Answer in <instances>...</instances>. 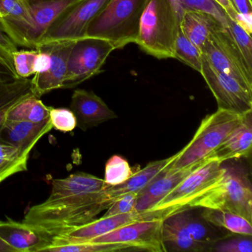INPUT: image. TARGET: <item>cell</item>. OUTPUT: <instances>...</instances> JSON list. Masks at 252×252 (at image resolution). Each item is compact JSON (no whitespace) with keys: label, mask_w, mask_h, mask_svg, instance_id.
<instances>
[{"label":"cell","mask_w":252,"mask_h":252,"mask_svg":"<svg viewBox=\"0 0 252 252\" xmlns=\"http://www.w3.org/2000/svg\"><path fill=\"white\" fill-rule=\"evenodd\" d=\"M173 58L182 62L199 73L201 70V51L185 36L180 26L174 46Z\"/></svg>","instance_id":"30"},{"label":"cell","mask_w":252,"mask_h":252,"mask_svg":"<svg viewBox=\"0 0 252 252\" xmlns=\"http://www.w3.org/2000/svg\"><path fill=\"white\" fill-rule=\"evenodd\" d=\"M205 159L180 169H168L154 182L138 193L134 211L143 212L150 210L186 177L202 164Z\"/></svg>","instance_id":"18"},{"label":"cell","mask_w":252,"mask_h":252,"mask_svg":"<svg viewBox=\"0 0 252 252\" xmlns=\"http://www.w3.org/2000/svg\"><path fill=\"white\" fill-rule=\"evenodd\" d=\"M70 109L76 117L78 127L83 131L118 117L99 96L85 90L73 92Z\"/></svg>","instance_id":"16"},{"label":"cell","mask_w":252,"mask_h":252,"mask_svg":"<svg viewBox=\"0 0 252 252\" xmlns=\"http://www.w3.org/2000/svg\"><path fill=\"white\" fill-rule=\"evenodd\" d=\"M239 17L252 18V0H229Z\"/></svg>","instance_id":"40"},{"label":"cell","mask_w":252,"mask_h":252,"mask_svg":"<svg viewBox=\"0 0 252 252\" xmlns=\"http://www.w3.org/2000/svg\"><path fill=\"white\" fill-rule=\"evenodd\" d=\"M53 236L25 222L0 220V238L17 252H41L52 244Z\"/></svg>","instance_id":"15"},{"label":"cell","mask_w":252,"mask_h":252,"mask_svg":"<svg viewBox=\"0 0 252 252\" xmlns=\"http://www.w3.org/2000/svg\"><path fill=\"white\" fill-rule=\"evenodd\" d=\"M252 236L243 235L226 241L217 242L212 248V251L218 252H252Z\"/></svg>","instance_id":"37"},{"label":"cell","mask_w":252,"mask_h":252,"mask_svg":"<svg viewBox=\"0 0 252 252\" xmlns=\"http://www.w3.org/2000/svg\"><path fill=\"white\" fill-rule=\"evenodd\" d=\"M201 217L210 225L225 228L234 234L252 236V222L237 214L218 209H206Z\"/></svg>","instance_id":"25"},{"label":"cell","mask_w":252,"mask_h":252,"mask_svg":"<svg viewBox=\"0 0 252 252\" xmlns=\"http://www.w3.org/2000/svg\"><path fill=\"white\" fill-rule=\"evenodd\" d=\"M108 1L81 0L53 23L36 42L35 48L54 42L78 40L86 37L90 25Z\"/></svg>","instance_id":"9"},{"label":"cell","mask_w":252,"mask_h":252,"mask_svg":"<svg viewBox=\"0 0 252 252\" xmlns=\"http://www.w3.org/2000/svg\"><path fill=\"white\" fill-rule=\"evenodd\" d=\"M163 220L136 221L85 243H125L140 252H166L162 240Z\"/></svg>","instance_id":"11"},{"label":"cell","mask_w":252,"mask_h":252,"mask_svg":"<svg viewBox=\"0 0 252 252\" xmlns=\"http://www.w3.org/2000/svg\"><path fill=\"white\" fill-rule=\"evenodd\" d=\"M200 74L218 103V109L245 114L252 110V91L237 80L213 68L202 56Z\"/></svg>","instance_id":"10"},{"label":"cell","mask_w":252,"mask_h":252,"mask_svg":"<svg viewBox=\"0 0 252 252\" xmlns=\"http://www.w3.org/2000/svg\"><path fill=\"white\" fill-rule=\"evenodd\" d=\"M170 1L172 2V5H173L174 8H175V11H176L177 14H178L180 23H181L183 14L186 11L185 7H184V3H183V1L182 0H170Z\"/></svg>","instance_id":"42"},{"label":"cell","mask_w":252,"mask_h":252,"mask_svg":"<svg viewBox=\"0 0 252 252\" xmlns=\"http://www.w3.org/2000/svg\"><path fill=\"white\" fill-rule=\"evenodd\" d=\"M138 193L129 192L121 196L107 208L103 217L113 216L133 212Z\"/></svg>","instance_id":"36"},{"label":"cell","mask_w":252,"mask_h":252,"mask_svg":"<svg viewBox=\"0 0 252 252\" xmlns=\"http://www.w3.org/2000/svg\"><path fill=\"white\" fill-rule=\"evenodd\" d=\"M0 73L18 76L14 70L12 57L1 46H0Z\"/></svg>","instance_id":"41"},{"label":"cell","mask_w":252,"mask_h":252,"mask_svg":"<svg viewBox=\"0 0 252 252\" xmlns=\"http://www.w3.org/2000/svg\"><path fill=\"white\" fill-rule=\"evenodd\" d=\"M50 121L53 128L61 132H72L77 126L76 117L70 108L51 107Z\"/></svg>","instance_id":"35"},{"label":"cell","mask_w":252,"mask_h":252,"mask_svg":"<svg viewBox=\"0 0 252 252\" xmlns=\"http://www.w3.org/2000/svg\"><path fill=\"white\" fill-rule=\"evenodd\" d=\"M200 51L213 68L231 76L252 91V67L246 63L225 26H215Z\"/></svg>","instance_id":"7"},{"label":"cell","mask_w":252,"mask_h":252,"mask_svg":"<svg viewBox=\"0 0 252 252\" xmlns=\"http://www.w3.org/2000/svg\"><path fill=\"white\" fill-rule=\"evenodd\" d=\"M76 42V40L63 41L35 48L46 50L51 54V65L45 73L35 74L32 78V93L34 96L40 98L54 90L63 89L69 56Z\"/></svg>","instance_id":"13"},{"label":"cell","mask_w":252,"mask_h":252,"mask_svg":"<svg viewBox=\"0 0 252 252\" xmlns=\"http://www.w3.org/2000/svg\"><path fill=\"white\" fill-rule=\"evenodd\" d=\"M179 155L180 151L167 158L150 162L144 169H135L132 177L123 184L116 186L107 184L106 192L109 198L113 202L126 193H139L163 175Z\"/></svg>","instance_id":"20"},{"label":"cell","mask_w":252,"mask_h":252,"mask_svg":"<svg viewBox=\"0 0 252 252\" xmlns=\"http://www.w3.org/2000/svg\"><path fill=\"white\" fill-rule=\"evenodd\" d=\"M0 20L17 46L34 49L36 26L29 0H0Z\"/></svg>","instance_id":"12"},{"label":"cell","mask_w":252,"mask_h":252,"mask_svg":"<svg viewBox=\"0 0 252 252\" xmlns=\"http://www.w3.org/2000/svg\"><path fill=\"white\" fill-rule=\"evenodd\" d=\"M162 240L166 252H202L212 251L207 245L194 241L175 214L165 218L162 225Z\"/></svg>","instance_id":"22"},{"label":"cell","mask_w":252,"mask_h":252,"mask_svg":"<svg viewBox=\"0 0 252 252\" xmlns=\"http://www.w3.org/2000/svg\"><path fill=\"white\" fill-rule=\"evenodd\" d=\"M252 147V110L245 115L242 122L233 129L223 142L206 156L223 163L230 159L247 158Z\"/></svg>","instance_id":"19"},{"label":"cell","mask_w":252,"mask_h":252,"mask_svg":"<svg viewBox=\"0 0 252 252\" xmlns=\"http://www.w3.org/2000/svg\"><path fill=\"white\" fill-rule=\"evenodd\" d=\"M175 214L188 232L189 235L194 241L207 245L212 249L214 245L220 240L221 237H218V234L211 229V227L208 225L209 222L204 219V221L199 219V218L193 215L188 209H183Z\"/></svg>","instance_id":"26"},{"label":"cell","mask_w":252,"mask_h":252,"mask_svg":"<svg viewBox=\"0 0 252 252\" xmlns=\"http://www.w3.org/2000/svg\"><path fill=\"white\" fill-rule=\"evenodd\" d=\"M0 252H17L15 249L8 246L6 243L0 238Z\"/></svg>","instance_id":"43"},{"label":"cell","mask_w":252,"mask_h":252,"mask_svg":"<svg viewBox=\"0 0 252 252\" xmlns=\"http://www.w3.org/2000/svg\"><path fill=\"white\" fill-rule=\"evenodd\" d=\"M36 50L38 54L34 64V75L45 73L51 65V54L42 48H36Z\"/></svg>","instance_id":"38"},{"label":"cell","mask_w":252,"mask_h":252,"mask_svg":"<svg viewBox=\"0 0 252 252\" xmlns=\"http://www.w3.org/2000/svg\"><path fill=\"white\" fill-rule=\"evenodd\" d=\"M29 158L16 147L0 141V184L15 174L27 171Z\"/></svg>","instance_id":"28"},{"label":"cell","mask_w":252,"mask_h":252,"mask_svg":"<svg viewBox=\"0 0 252 252\" xmlns=\"http://www.w3.org/2000/svg\"><path fill=\"white\" fill-rule=\"evenodd\" d=\"M136 252L132 246L125 243H77L51 246L45 252Z\"/></svg>","instance_id":"31"},{"label":"cell","mask_w":252,"mask_h":252,"mask_svg":"<svg viewBox=\"0 0 252 252\" xmlns=\"http://www.w3.org/2000/svg\"><path fill=\"white\" fill-rule=\"evenodd\" d=\"M115 50L110 42L100 38L86 36L76 40L69 56L63 89L76 88L101 73L106 60Z\"/></svg>","instance_id":"8"},{"label":"cell","mask_w":252,"mask_h":252,"mask_svg":"<svg viewBox=\"0 0 252 252\" xmlns=\"http://www.w3.org/2000/svg\"><path fill=\"white\" fill-rule=\"evenodd\" d=\"M32 95V79L0 73V126L13 107Z\"/></svg>","instance_id":"21"},{"label":"cell","mask_w":252,"mask_h":252,"mask_svg":"<svg viewBox=\"0 0 252 252\" xmlns=\"http://www.w3.org/2000/svg\"><path fill=\"white\" fill-rule=\"evenodd\" d=\"M186 11L197 10L205 11L216 17L224 26L227 20L237 22L238 14L234 11L229 0H182Z\"/></svg>","instance_id":"29"},{"label":"cell","mask_w":252,"mask_h":252,"mask_svg":"<svg viewBox=\"0 0 252 252\" xmlns=\"http://www.w3.org/2000/svg\"><path fill=\"white\" fill-rule=\"evenodd\" d=\"M218 24L222 23L209 13L187 10L183 14L180 27L185 36L201 50L209 33Z\"/></svg>","instance_id":"23"},{"label":"cell","mask_w":252,"mask_h":252,"mask_svg":"<svg viewBox=\"0 0 252 252\" xmlns=\"http://www.w3.org/2000/svg\"><path fill=\"white\" fill-rule=\"evenodd\" d=\"M227 30L237 45V48L244 57L249 66L252 67V34L246 32L237 22L228 18L227 20Z\"/></svg>","instance_id":"33"},{"label":"cell","mask_w":252,"mask_h":252,"mask_svg":"<svg viewBox=\"0 0 252 252\" xmlns=\"http://www.w3.org/2000/svg\"><path fill=\"white\" fill-rule=\"evenodd\" d=\"M81 0H40L31 3L36 26V42L67 10ZM35 48V47H34Z\"/></svg>","instance_id":"24"},{"label":"cell","mask_w":252,"mask_h":252,"mask_svg":"<svg viewBox=\"0 0 252 252\" xmlns=\"http://www.w3.org/2000/svg\"><path fill=\"white\" fill-rule=\"evenodd\" d=\"M215 158H206L202 164L186 177L150 210V220H164L187 209L189 203L207 189L225 172L226 168Z\"/></svg>","instance_id":"6"},{"label":"cell","mask_w":252,"mask_h":252,"mask_svg":"<svg viewBox=\"0 0 252 252\" xmlns=\"http://www.w3.org/2000/svg\"><path fill=\"white\" fill-rule=\"evenodd\" d=\"M149 0H109L87 31L88 37L110 42L116 49L135 43Z\"/></svg>","instance_id":"2"},{"label":"cell","mask_w":252,"mask_h":252,"mask_svg":"<svg viewBox=\"0 0 252 252\" xmlns=\"http://www.w3.org/2000/svg\"><path fill=\"white\" fill-rule=\"evenodd\" d=\"M50 110L51 107L45 105L40 98L32 95L13 107L5 121H28L42 123L49 120Z\"/></svg>","instance_id":"27"},{"label":"cell","mask_w":252,"mask_h":252,"mask_svg":"<svg viewBox=\"0 0 252 252\" xmlns=\"http://www.w3.org/2000/svg\"><path fill=\"white\" fill-rule=\"evenodd\" d=\"M53 129L51 121L33 123L28 121H5L0 126V141L30 156L38 141Z\"/></svg>","instance_id":"17"},{"label":"cell","mask_w":252,"mask_h":252,"mask_svg":"<svg viewBox=\"0 0 252 252\" xmlns=\"http://www.w3.org/2000/svg\"><path fill=\"white\" fill-rule=\"evenodd\" d=\"M246 113L239 114L218 109L208 115L202 120L192 139L180 151L179 156L168 169H180L206 158L223 142Z\"/></svg>","instance_id":"5"},{"label":"cell","mask_w":252,"mask_h":252,"mask_svg":"<svg viewBox=\"0 0 252 252\" xmlns=\"http://www.w3.org/2000/svg\"><path fill=\"white\" fill-rule=\"evenodd\" d=\"M104 180L85 172L53 180L49 197L32 206L23 222L49 233L53 237L88 223L113 203Z\"/></svg>","instance_id":"1"},{"label":"cell","mask_w":252,"mask_h":252,"mask_svg":"<svg viewBox=\"0 0 252 252\" xmlns=\"http://www.w3.org/2000/svg\"><path fill=\"white\" fill-rule=\"evenodd\" d=\"M143 220H145L143 212H136L135 211L122 215L102 217L100 219L94 220L85 225L75 227L58 235L54 236L51 246L85 243L91 239L114 231L124 225L136 221Z\"/></svg>","instance_id":"14"},{"label":"cell","mask_w":252,"mask_h":252,"mask_svg":"<svg viewBox=\"0 0 252 252\" xmlns=\"http://www.w3.org/2000/svg\"><path fill=\"white\" fill-rule=\"evenodd\" d=\"M0 46L12 57L13 52L18 50L19 47L11 39L8 30L2 20H0Z\"/></svg>","instance_id":"39"},{"label":"cell","mask_w":252,"mask_h":252,"mask_svg":"<svg viewBox=\"0 0 252 252\" xmlns=\"http://www.w3.org/2000/svg\"><path fill=\"white\" fill-rule=\"evenodd\" d=\"M29 1L30 3H32V2H37V1H40V0H29Z\"/></svg>","instance_id":"44"},{"label":"cell","mask_w":252,"mask_h":252,"mask_svg":"<svg viewBox=\"0 0 252 252\" xmlns=\"http://www.w3.org/2000/svg\"><path fill=\"white\" fill-rule=\"evenodd\" d=\"M179 26V18L170 0H149L135 44L158 60L173 58Z\"/></svg>","instance_id":"3"},{"label":"cell","mask_w":252,"mask_h":252,"mask_svg":"<svg viewBox=\"0 0 252 252\" xmlns=\"http://www.w3.org/2000/svg\"><path fill=\"white\" fill-rule=\"evenodd\" d=\"M132 169L126 159L120 156H112L105 165L104 181L110 186L123 184L133 175Z\"/></svg>","instance_id":"32"},{"label":"cell","mask_w":252,"mask_h":252,"mask_svg":"<svg viewBox=\"0 0 252 252\" xmlns=\"http://www.w3.org/2000/svg\"><path fill=\"white\" fill-rule=\"evenodd\" d=\"M37 54L36 49H18L13 52V65L19 77L29 78L34 75V64Z\"/></svg>","instance_id":"34"},{"label":"cell","mask_w":252,"mask_h":252,"mask_svg":"<svg viewBox=\"0 0 252 252\" xmlns=\"http://www.w3.org/2000/svg\"><path fill=\"white\" fill-rule=\"evenodd\" d=\"M233 212L252 222V190L246 176L225 169L219 179L189 203L188 208Z\"/></svg>","instance_id":"4"}]
</instances>
